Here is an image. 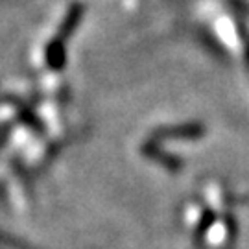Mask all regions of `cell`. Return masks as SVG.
<instances>
[{
	"instance_id": "cell-7",
	"label": "cell",
	"mask_w": 249,
	"mask_h": 249,
	"mask_svg": "<svg viewBox=\"0 0 249 249\" xmlns=\"http://www.w3.org/2000/svg\"><path fill=\"white\" fill-rule=\"evenodd\" d=\"M246 63H248L249 67V43H248V48H246Z\"/></svg>"
},
{
	"instance_id": "cell-4",
	"label": "cell",
	"mask_w": 249,
	"mask_h": 249,
	"mask_svg": "<svg viewBox=\"0 0 249 249\" xmlns=\"http://www.w3.org/2000/svg\"><path fill=\"white\" fill-rule=\"evenodd\" d=\"M83 15H85V6L80 4V2L72 4L71 9L67 11V17L63 18L61 26H59V30H57V36L55 37H59V39H63V41H67V39L74 34V30L78 28V24L81 22Z\"/></svg>"
},
{
	"instance_id": "cell-5",
	"label": "cell",
	"mask_w": 249,
	"mask_h": 249,
	"mask_svg": "<svg viewBox=\"0 0 249 249\" xmlns=\"http://www.w3.org/2000/svg\"><path fill=\"white\" fill-rule=\"evenodd\" d=\"M17 109H18V118L24 122L26 125H30L34 131H39V133H43V124H41V120L37 118L26 106H20L17 102Z\"/></svg>"
},
{
	"instance_id": "cell-2",
	"label": "cell",
	"mask_w": 249,
	"mask_h": 249,
	"mask_svg": "<svg viewBox=\"0 0 249 249\" xmlns=\"http://www.w3.org/2000/svg\"><path fill=\"white\" fill-rule=\"evenodd\" d=\"M142 153L148 157V159L155 160L157 164H160L162 168L170 170V172H179V170L183 168V164H185L178 155H174V153H170V151L162 150L159 144L151 142V141H148V142L142 146Z\"/></svg>"
},
{
	"instance_id": "cell-1",
	"label": "cell",
	"mask_w": 249,
	"mask_h": 249,
	"mask_svg": "<svg viewBox=\"0 0 249 249\" xmlns=\"http://www.w3.org/2000/svg\"><path fill=\"white\" fill-rule=\"evenodd\" d=\"M205 135V125L199 122H187V124L179 125H162L157 127L153 133L150 135L151 142H164V141H172V139H201Z\"/></svg>"
},
{
	"instance_id": "cell-3",
	"label": "cell",
	"mask_w": 249,
	"mask_h": 249,
	"mask_svg": "<svg viewBox=\"0 0 249 249\" xmlns=\"http://www.w3.org/2000/svg\"><path fill=\"white\" fill-rule=\"evenodd\" d=\"M45 61L48 69L63 71L67 65V41H63L59 37L52 39L45 48Z\"/></svg>"
},
{
	"instance_id": "cell-6",
	"label": "cell",
	"mask_w": 249,
	"mask_h": 249,
	"mask_svg": "<svg viewBox=\"0 0 249 249\" xmlns=\"http://www.w3.org/2000/svg\"><path fill=\"white\" fill-rule=\"evenodd\" d=\"M229 6H231L236 13H240V15H249V4L246 0H225Z\"/></svg>"
}]
</instances>
